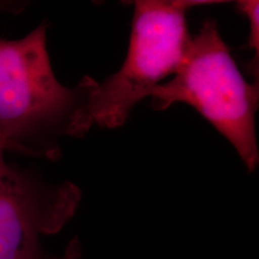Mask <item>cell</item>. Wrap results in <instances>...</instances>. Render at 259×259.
I'll use <instances>...</instances> for the list:
<instances>
[{
  "instance_id": "cell-7",
  "label": "cell",
  "mask_w": 259,
  "mask_h": 259,
  "mask_svg": "<svg viewBox=\"0 0 259 259\" xmlns=\"http://www.w3.org/2000/svg\"><path fill=\"white\" fill-rule=\"evenodd\" d=\"M21 4H14V3H5V2H0V12L5 11V10H14L16 6H18Z\"/></svg>"
},
{
  "instance_id": "cell-8",
  "label": "cell",
  "mask_w": 259,
  "mask_h": 259,
  "mask_svg": "<svg viewBox=\"0 0 259 259\" xmlns=\"http://www.w3.org/2000/svg\"><path fill=\"white\" fill-rule=\"evenodd\" d=\"M0 147H3V148H4V149H5V150H6V151H8V148H6V144L4 143V142H3V141H2V138H0Z\"/></svg>"
},
{
  "instance_id": "cell-6",
  "label": "cell",
  "mask_w": 259,
  "mask_h": 259,
  "mask_svg": "<svg viewBox=\"0 0 259 259\" xmlns=\"http://www.w3.org/2000/svg\"><path fill=\"white\" fill-rule=\"evenodd\" d=\"M46 259H83V247L78 238H73L59 255H47Z\"/></svg>"
},
{
  "instance_id": "cell-4",
  "label": "cell",
  "mask_w": 259,
  "mask_h": 259,
  "mask_svg": "<svg viewBox=\"0 0 259 259\" xmlns=\"http://www.w3.org/2000/svg\"><path fill=\"white\" fill-rule=\"evenodd\" d=\"M0 147V259H46L41 236L76 215L82 192L71 181L50 185L5 160Z\"/></svg>"
},
{
  "instance_id": "cell-3",
  "label": "cell",
  "mask_w": 259,
  "mask_h": 259,
  "mask_svg": "<svg viewBox=\"0 0 259 259\" xmlns=\"http://www.w3.org/2000/svg\"><path fill=\"white\" fill-rule=\"evenodd\" d=\"M222 2L137 0L135 2L128 50L120 69L97 83L90 99L94 125L114 130L127 121L143 101L183 60L191 35L187 12L200 5Z\"/></svg>"
},
{
  "instance_id": "cell-2",
  "label": "cell",
  "mask_w": 259,
  "mask_h": 259,
  "mask_svg": "<svg viewBox=\"0 0 259 259\" xmlns=\"http://www.w3.org/2000/svg\"><path fill=\"white\" fill-rule=\"evenodd\" d=\"M150 97L154 111H166L176 103L193 107L233 145L247 170H255L259 84L242 76L213 19L190 37L179 67Z\"/></svg>"
},
{
  "instance_id": "cell-1",
  "label": "cell",
  "mask_w": 259,
  "mask_h": 259,
  "mask_svg": "<svg viewBox=\"0 0 259 259\" xmlns=\"http://www.w3.org/2000/svg\"><path fill=\"white\" fill-rule=\"evenodd\" d=\"M97 83L85 76L69 88L57 78L47 24L18 40L0 38V138L8 150L59 157L60 139L82 138L94 126L90 99Z\"/></svg>"
},
{
  "instance_id": "cell-5",
  "label": "cell",
  "mask_w": 259,
  "mask_h": 259,
  "mask_svg": "<svg viewBox=\"0 0 259 259\" xmlns=\"http://www.w3.org/2000/svg\"><path fill=\"white\" fill-rule=\"evenodd\" d=\"M236 8L242 15L248 19V45L247 48L253 52L254 58L250 64L252 73L255 76V82H258L259 71V2L257 0H241L236 3Z\"/></svg>"
}]
</instances>
